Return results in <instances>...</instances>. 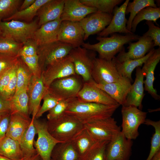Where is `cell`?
I'll return each instance as SVG.
<instances>
[{"label": "cell", "mask_w": 160, "mask_h": 160, "mask_svg": "<svg viewBox=\"0 0 160 160\" xmlns=\"http://www.w3.org/2000/svg\"><path fill=\"white\" fill-rule=\"evenodd\" d=\"M120 105L82 102L75 97L71 99L65 113L74 116L84 124L112 117Z\"/></svg>", "instance_id": "cell-1"}, {"label": "cell", "mask_w": 160, "mask_h": 160, "mask_svg": "<svg viewBox=\"0 0 160 160\" xmlns=\"http://www.w3.org/2000/svg\"><path fill=\"white\" fill-rule=\"evenodd\" d=\"M110 37L98 36L97 43L90 44L84 43L82 47L87 49L97 52L99 57L107 60H111L118 53L125 49L124 45L132 41L137 40L140 36L134 33L122 35L115 33Z\"/></svg>", "instance_id": "cell-2"}, {"label": "cell", "mask_w": 160, "mask_h": 160, "mask_svg": "<svg viewBox=\"0 0 160 160\" xmlns=\"http://www.w3.org/2000/svg\"><path fill=\"white\" fill-rule=\"evenodd\" d=\"M48 130L56 140L61 143L70 142L84 128V124L78 119L65 113L47 121Z\"/></svg>", "instance_id": "cell-3"}, {"label": "cell", "mask_w": 160, "mask_h": 160, "mask_svg": "<svg viewBox=\"0 0 160 160\" xmlns=\"http://www.w3.org/2000/svg\"><path fill=\"white\" fill-rule=\"evenodd\" d=\"M38 26L36 20L29 23L14 20L0 22L2 37L11 39L22 44L33 39Z\"/></svg>", "instance_id": "cell-4"}, {"label": "cell", "mask_w": 160, "mask_h": 160, "mask_svg": "<svg viewBox=\"0 0 160 160\" xmlns=\"http://www.w3.org/2000/svg\"><path fill=\"white\" fill-rule=\"evenodd\" d=\"M121 133L126 138L132 140L139 135L138 128L144 124L147 113L133 105L122 106Z\"/></svg>", "instance_id": "cell-5"}, {"label": "cell", "mask_w": 160, "mask_h": 160, "mask_svg": "<svg viewBox=\"0 0 160 160\" xmlns=\"http://www.w3.org/2000/svg\"><path fill=\"white\" fill-rule=\"evenodd\" d=\"M33 124L38 135L37 139L34 143L37 153L43 160H51V154L54 147L61 142L49 132L47 122L35 118Z\"/></svg>", "instance_id": "cell-6"}, {"label": "cell", "mask_w": 160, "mask_h": 160, "mask_svg": "<svg viewBox=\"0 0 160 160\" xmlns=\"http://www.w3.org/2000/svg\"><path fill=\"white\" fill-rule=\"evenodd\" d=\"M69 55L72 58L76 74L80 76L84 82L92 80L91 72L95 52L80 47L73 48Z\"/></svg>", "instance_id": "cell-7"}, {"label": "cell", "mask_w": 160, "mask_h": 160, "mask_svg": "<svg viewBox=\"0 0 160 160\" xmlns=\"http://www.w3.org/2000/svg\"><path fill=\"white\" fill-rule=\"evenodd\" d=\"M73 48L71 45L59 41L38 47L37 54L41 69L66 57Z\"/></svg>", "instance_id": "cell-8"}, {"label": "cell", "mask_w": 160, "mask_h": 160, "mask_svg": "<svg viewBox=\"0 0 160 160\" xmlns=\"http://www.w3.org/2000/svg\"><path fill=\"white\" fill-rule=\"evenodd\" d=\"M115 57L111 60L95 58L91 76L95 83L101 84L111 83L117 81L122 76L116 69Z\"/></svg>", "instance_id": "cell-9"}, {"label": "cell", "mask_w": 160, "mask_h": 160, "mask_svg": "<svg viewBox=\"0 0 160 160\" xmlns=\"http://www.w3.org/2000/svg\"><path fill=\"white\" fill-rule=\"evenodd\" d=\"M75 75L55 80L48 88V92L60 100L76 97L82 86Z\"/></svg>", "instance_id": "cell-10"}, {"label": "cell", "mask_w": 160, "mask_h": 160, "mask_svg": "<svg viewBox=\"0 0 160 160\" xmlns=\"http://www.w3.org/2000/svg\"><path fill=\"white\" fill-rule=\"evenodd\" d=\"M84 127L97 141H110L121 131L115 119L110 117L84 124Z\"/></svg>", "instance_id": "cell-11"}, {"label": "cell", "mask_w": 160, "mask_h": 160, "mask_svg": "<svg viewBox=\"0 0 160 160\" xmlns=\"http://www.w3.org/2000/svg\"><path fill=\"white\" fill-rule=\"evenodd\" d=\"M41 74L44 84L48 88L57 79L76 75L72 58L69 55L49 65Z\"/></svg>", "instance_id": "cell-12"}, {"label": "cell", "mask_w": 160, "mask_h": 160, "mask_svg": "<svg viewBox=\"0 0 160 160\" xmlns=\"http://www.w3.org/2000/svg\"><path fill=\"white\" fill-rule=\"evenodd\" d=\"M132 145V140L126 138L121 131L107 145L106 160H129Z\"/></svg>", "instance_id": "cell-13"}, {"label": "cell", "mask_w": 160, "mask_h": 160, "mask_svg": "<svg viewBox=\"0 0 160 160\" xmlns=\"http://www.w3.org/2000/svg\"><path fill=\"white\" fill-rule=\"evenodd\" d=\"M85 34L79 22L62 21L58 41L71 45L73 48L82 46Z\"/></svg>", "instance_id": "cell-14"}, {"label": "cell", "mask_w": 160, "mask_h": 160, "mask_svg": "<svg viewBox=\"0 0 160 160\" xmlns=\"http://www.w3.org/2000/svg\"><path fill=\"white\" fill-rule=\"evenodd\" d=\"M138 41L136 42H130L127 47V52L125 49L121 51L115 57L116 61L121 62L123 60L129 59L136 60L144 57L146 54L154 48V43L151 38L143 34L140 36Z\"/></svg>", "instance_id": "cell-15"}, {"label": "cell", "mask_w": 160, "mask_h": 160, "mask_svg": "<svg viewBox=\"0 0 160 160\" xmlns=\"http://www.w3.org/2000/svg\"><path fill=\"white\" fill-rule=\"evenodd\" d=\"M48 88L43 82L42 74L40 76H31L28 87L29 97V115L32 116L33 120L40 109L41 101L46 92Z\"/></svg>", "instance_id": "cell-16"}, {"label": "cell", "mask_w": 160, "mask_h": 160, "mask_svg": "<svg viewBox=\"0 0 160 160\" xmlns=\"http://www.w3.org/2000/svg\"><path fill=\"white\" fill-rule=\"evenodd\" d=\"M131 82L129 79L122 76L117 81L110 83L98 84L92 79L89 82L104 91L118 104L123 106L131 86Z\"/></svg>", "instance_id": "cell-17"}, {"label": "cell", "mask_w": 160, "mask_h": 160, "mask_svg": "<svg viewBox=\"0 0 160 160\" xmlns=\"http://www.w3.org/2000/svg\"><path fill=\"white\" fill-rule=\"evenodd\" d=\"M113 16L112 14L97 12L79 21L85 34L84 41L104 30L110 24Z\"/></svg>", "instance_id": "cell-18"}, {"label": "cell", "mask_w": 160, "mask_h": 160, "mask_svg": "<svg viewBox=\"0 0 160 160\" xmlns=\"http://www.w3.org/2000/svg\"><path fill=\"white\" fill-rule=\"evenodd\" d=\"M76 98L82 102L94 103L108 105L118 104L105 92L89 82L84 83Z\"/></svg>", "instance_id": "cell-19"}, {"label": "cell", "mask_w": 160, "mask_h": 160, "mask_svg": "<svg viewBox=\"0 0 160 160\" xmlns=\"http://www.w3.org/2000/svg\"><path fill=\"white\" fill-rule=\"evenodd\" d=\"M129 1V0H126L120 7H115L111 22L104 30L98 34V36L106 37L117 33L125 34L132 33L129 31L126 27L127 20L125 17V11Z\"/></svg>", "instance_id": "cell-20"}, {"label": "cell", "mask_w": 160, "mask_h": 160, "mask_svg": "<svg viewBox=\"0 0 160 160\" xmlns=\"http://www.w3.org/2000/svg\"><path fill=\"white\" fill-rule=\"evenodd\" d=\"M97 12L96 8L84 5L80 0H65L60 19L61 21L79 22L87 15Z\"/></svg>", "instance_id": "cell-21"}, {"label": "cell", "mask_w": 160, "mask_h": 160, "mask_svg": "<svg viewBox=\"0 0 160 160\" xmlns=\"http://www.w3.org/2000/svg\"><path fill=\"white\" fill-rule=\"evenodd\" d=\"M160 60V47L155 49L154 52L149 57L143 64L141 68L142 71L146 78L144 80V89L155 100H159L160 96L153 87V84L155 78L154 71Z\"/></svg>", "instance_id": "cell-22"}, {"label": "cell", "mask_w": 160, "mask_h": 160, "mask_svg": "<svg viewBox=\"0 0 160 160\" xmlns=\"http://www.w3.org/2000/svg\"><path fill=\"white\" fill-rule=\"evenodd\" d=\"M61 22L60 18L47 23L36 30L33 39L38 47L58 41Z\"/></svg>", "instance_id": "cell-23"}, {"label": "cell", "mask_w": 160, "mask_h": 160, "mask_svg": "<svg viewBox=\"0 0 160 160\" xmlns=\"http://www.w3.org/2000/svg\"><path fill=\"white\" fill-rule=\"evenodd\" d=\"M135 76V81L131 85L126 97L125 104L123 106L133 105L142 110V102L145 95L143 87L144 76L140 67L136 68Z\"/></svg>", "instance_id": "cell-24"}, {"label": "cell", "mask_w": 160, "mask_h": 160, "mask_svg": "<svg viewBox=\"0 0 160 160\" xmlns=\"http://www.w3.org/2000/svg\"><path fill=\"white\" fill-rule=\"evenodd\" d=\"M65 0H49L39 9L37 13L38 25L40 26L47 23L60 18Z\"/></svg>", "instance_id": "cell-25"}, {"label": "cell", "mask_w": 160, "mask_h": 160, "mask_svg": "<svg viewBox=\"0 0 160 160\" xmlns=\"http://www.w3.org/2000/svg\"><path fill=\"white\" fill-rule=\"evenodd\" d=\"M32 119L18 113L10 114L8 127L6 136L20 142L29 126Z\"/></svg>", "instance_id": "cell-26"}, {"label": "cell", "mask_w": 160, "mask_h": 160, "mask_svg": "<svg viewBox=\"0 0 160 160\" xmlns=\"http://www.w3.org/2000/svg\"><path fill=\"white\" fill-rule=\"evenodd\" d=\"M70 142L81 159L98 141L84 127Z\"/></svg>", "instance_id": "cell-27"}, {"label": "cell", "mask_w": 160, "mask_h": 160, "mask_svg": "<svg viewBox=\"0 0 160 160\" xmlns=\"http://www.w3.org/2000/svg\"><path fill=\"white\" fill-rule=\"evenodd\" d=\"M28 89V87H25L15 92L10 100L11 106L10 114L17 113L30 117Z\"/></svg>", "instance_id": "cell-28"}, {"label": "cell", "mask_w": 160, "mask_h": 160, "mask_svg": "<svg viewBox=\"0 0 160 160\" xmlns=\"http://www.w3.org/2000/svg\"><path fill=\"white\" fill-rule=\"evenodd\" d=\"M0 154L12 160L24 158L19 142L6 136L0 140Z\"/></svg>", "instance_id": "cell-29"}, {"label": "cell", "mask_w": 160, "mask_h": 160, "mask_svg": "<svg viewBox=\"0 0 160 160\" xmlns=\"http://www.w3.org/2000/svg\"><path fill=\"white\" fill-rule=\"evenodd\" d=\"M155 49L153 48L144 57L139 59H127L121 62H118L116 61L115 57V65L118 72L121 76L125 77L132 81V73L134 69L137 67L142 66Z\"/></svg>", "instance_id": "cell-30"}, {"label": "cell", "mask_w": 160, "mask_h": 160, "mask_svg": "<svg viewBox=\"0 0 160 160\" xmlns=\"http://www.w3.org/2000/svg\"><path fill=\"white\" fill-rule=\"evenodd\" d=\"M51 160H80V157L71 142L60 143L54 147Z\"/></svg>", "instance_id": "cell-31"}, {"label": "cell", "mask_w": 160, "mask_h": 160, "mask_svg": "<svg viewBox=\"0 0 160 160\" xmlns=\"http://www.w3.org/2000/svg\"><path fill=\"white\" fill-rule=\"evenodd\" d=\"M32 119L31 123L19 142L23 157L30 158L37 153L34 147V139L36 134L35 128Z\"/></svg>", "instance_id": "cell-32"}, {"label": "cell", "mask_w": 160, "mask_h": 160, "mask_svg": "<svg viewBox=\"0 0 160 160\" xmlns=\"http://www.w3.org/2000/svg\"><path fill=\"white\" fill-rule=\"evenodd\" d=\"M49 0H36L30 7L23 10H18L11 17L3 21L14 20L29 22L37 15L40 8Z\"/></svg>", "instance_id": "cell-33"}, {"label": "cell", "mask_w": 160, "mask_h": 160, "mask_svg": "<svg viewBox=\"0 0 160 160\" xmlns=\"http://www.w3.org/2000/svg\"><path fill=\"white\" fill-rule=\"evenodd\" d=\"M160 17V7L150 6L141 10L134 17L131 24V32H135L138 24L143 20L152 21L158 25L156 21Z\"/></svg>", "instance_id": "cell-34"}, {"label": "cell", "mask_w": 160, "mask_h": 160, "mask_svg": "<svg viewBox=\"0 0 160 160\" xmlns=\"http://www.w3.org/2000/svg\"><path fill=\"white\" fill-rule=\"evenodd\" d=\"M148 6L157 7L153 0H134L132 2H129L125 11L126 14H130L126 25L129 31L131 32V24L134 17L141 10Z\"/></svg>", "instance_id": "cell-35"}, {"label": "cell", "mask_w": 160, "mask_h": 160, "mask_svg": "<svg viewBox=\"0 0 160 160\" xmlns=\"http://www.w3.org/2000/svg\"><path fill=\"white\" fill-rule=\"evenodd\" d=\"M84 5L96 8L97 12L112 14L116 6L120 4L123 0H80Z\"/></svg>", "instance_id": "cell-36"}, {"label": "cell", "mask_w": 160, "mask_h": 160, "mask_svg": "<svg viewBox=\"0 0 160 160\" xmlns=\"http://www.w3.org/2000/svg\"><path fill=\"white\" fill-rule=\"evenodd\" d=\"M144 124L153 126L155 132L151 138V146L149 155L146 160H151L153 156L160 151V121L146 119Z\"/></svg>", "instance_id": "cell-37"}, {"label": "cell", "mask_w": 160, "mask_h": 160, "mask_svg": "<svg viewBox=\"0 0 160 160\" xmlns=\"http://www.w3.org/2000/svg\"><path fill=\"white\" fill-rule=\"evenodd\" d=\"M109 142H97L80 160H106V148Z\"/></svg>", "instance_id": "cell-38"}, {"label": "cell", "mask_w": 160, "mask_h": 160, "mask_svg": "<svg viewBox=\"0 0 160 160\" xmlns=\"http://www.w3.org/2000/svg\"><path fill=\"white\" fill-rule=\"evenodd\" d=\"M29 70L23 61L18 59L17 70V85L16 92L23 88L28 87L32 76L29 74Z\"/></svg>", "instance_id": "cell-39"}, {"label": "cell", "mask_w": 160, "mask_h": 160, "mask_svg": "<svg viewBox=\"0 0 160 160\" xmlns=\"http://www.w3.org/2000/svg\"><path fill=\"white\" fill-rule=\"evenodd\" d=\"M22 1L21 0H0V22L17 11Z\"/></svg>", "instance_id": "cell-40"}, {"label": "cell", "mask_w": 160, "mask_h": 160, "mask_svg": "<svg viewBox=\"0 0 160 160\" xmlns=\"http://www.w3.org/2000/svg\"><path fill=\"white\" fill-rule=\"evenodd\" d=\"M23 44L9 38L2 37L0 39V53L6 54L19 57Z\"/></svg>", "instance_id": "cell-41"}, {"label": "cell", "mask_w": 160, "mask_h": 160, "mask_svg": "<svg viewBox=\"0 0 160 160\" xmlns=\"http://www.w3.org/2000/svg\"><path fill=\"white\" fill-rule=\"evenodd\" d=\"M43 104L40 107L35 118L38 119L45 112L52 108L60 100L52 94L47 91L43 98Z\"/></svg>", "instance_id": "cell-42"}, {"label": "cell", "mask_w": 160, "mask_h": 160, "mask_svg": "<svg viewBox=\"0 0 160 160\" xmlns=\"http://www.w3.org/2000/svg\"><path fill=\"white\" fill-rule=\"evenodd\" d=\"M18 61V59L14 65L10 81L6 89L1 96L5 99L9 100L11 99L15 95L17 85V70Z\"/></svg>", "instance_id": "cell-43"}, {"label": "cell", "mask_w": 160, "mask_h": 160, "mask_svg": "<svg viewBox=\"0 0 160 160\" xmlns=\"http://www.w3.org/2000/svg\"><path fill=\"white\" fill-rule=\"evenodd\" d=\"M71 99L60 100L52 108L48 111L47 116L48 120L55 119L64 113Z\"/></svg>", "instance_id": "cell-44"}, {"label": "cell", "mask_w": 160, "mask_h": 160, "mask_svg": "<svg viewBox=\"0 0 160 160\" xmlns=\"http://www.w3.org/2000/svg\"><path fill=\"white\" fill-rule=\"evenodd\" d=\"M22 60L33 76H40L42 71L39 64L38 54L30 57L21 56Z\"/></svg>", "instance_id": "cell-45"}, {"label": "cell", "mask_w": 160, "mask_h": 160, "mask_svg": "<svg viewBox=\"0 0 160 160\" xmlns=\"http://www.w3.org/2000/svg\"><path fill=\"white\" fill-rule=\"evenodd\" d=\"M18 56L0 53V76L17 62Z\"/></svg>", "instance_id": "cell-46"}, {"label": "cell", "mask_w": 160, "mask_h": 160, "mask_svg": "<svg viewBox=\"0 0 160 160\" xmlns=\"http://www.w3.org/2000/svg\"><path fill=\"white\" fill-rule=\"evenodd\" d=\"M38 46L33 39H30L23 43L19 56L30 57L37 54Z\"/></svg>", "instance_id": "cell-47"}, {"label": "cell", "mask_w": 160, "mask_h": 160, "mask_svg": "<svg viewBox=\"0 0 160 160\" xmlns=\"http://www.w3.org/2000/svg\"><path fill=\"white\" fill-rule=\"evenodd\" d=\"M145 23L148 25V29L143 34L151 38L154 43V47H160V28L155 25L152 21H147Z\"/></svg>", "instance_id": "cell-48"}, {"label": "cell", "mask_w": 160, "mask_h": 160, "mask_svg": "<svg viewBox=\"0 0 160 160\" xmlns=\"http://www.w3.org/2000/svg\"><path fill=\"white\" fill-rule=\"evenodd\" d=\"M15 64L0 76V96L2 95L9 83Z\"/></svg>", "instance_id": "cell-49"}, {"label": "cell", "mask_w": 160, "mask_h": 160, "mask_svg": "<svg viewBox=\"0 0 160 160\" xmlns=\"http://www.w3.org/2000/svg\"><path fill=\"white\" fill-rule=\"evenodd\" d=\"M10 116V113L0 114V140L6 136Z\"/></svg>", "instance_id": "cell-50"}, {"label": "cell", "mask_w": 160, "mask_h": 160, "mask_svg": "<svg viewBox=\"0 0 160 160\" xmlns=\"http://www.w3.org/2000/svg\"><path fill=\"white\" fill-rule=\"evenodd\" d=\"M11 106L10 101L0 96V114L10 113Z\"/></svg>", "instance_id": "cell-51"}, {"label": "cell", "mask_w": 160, "mask_h": 160, "mask_svg": "<svg viewBox=\"0 0 160 160\" xmlns=\"http://www.w3.org/2000/svg\"><path fill=\"white\" fill-rule=\"evenodd\" d=\"M36 0H24L20 7L18 10H21L26 9L31 6Z\"/></svg>", "instance_id": "cell-52"}, {"label": "cell", "mask_w": 160, "mask_h": 160, "mask_svg": "<svg viewBox=\"0 0 160 160\" xmlns=\"http://www.w3.org/2000/svg\"><path fill=\"white\" fill-rule=\"evenodd\" d=\"M28 160H43L37 154L30 158Z\"/></svg>", "instance_id": "cell-53"}, {"label": "cell", "mask_w": 160, "mask_h": 160, "mask_svg": "<svg viewBox=\"0 0 160 160\" xmlns=\"http://www.w3.org/2000/svg\"><path fill=\"white\" fill-rule=\"evenodd\" d=\"M151 160H160V151L155 154Z\"/></svg>", "instance_id": "cell-54"}, {"label": "cell", "mask_w": 160, "mask_h": 160, "mask_svg": "<svg viewBox=\"0 0 160 160\" xmlns=\"http://www.w3.org/2000/svg\"><path fill=\"white\" fill-rule=\"evenodd\" d=\"M30 158L24 157L20 160H28ZM0 160H12L0 154Z\"/></svg>", "instance_id": "cell-55"}, {"label": "cell", "mask_w": 160, "mask_h": 160, "mask_svg": "<svg viewBox=\"0 0 160 160\" xmlns=\"http://www.w3.org/2000/svg\"><path fill=\"white\" fill-rule=\"evenodd\" d=\"M2 37V33L0 30V39Z\"/></svg>", "instance_id": "cell-56"}, {"label": "cell", "mask_w": 160, "mask_h": 160, "mask_svg": "<svg viewBox=\"0 0 160 160\" xmlns=\"http://www.w3.org/2000/svg\"></svg>", "instance_id": "cell-57"}]
</instances>
